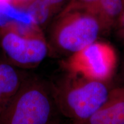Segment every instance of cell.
Masks as SVG:
<instances>
[{
	"label": "cell",
	"instance_id": "6da1fadb",
	"mask_svg": "<svg viewBox=\"0 0 124 124\" xmlns=\"http://www.w3.org/2000/svg\"><path fill=\"white\" fill-rule=\"evenodd\" d=\"M49 86L56 110L71 124L79 123L90 117L105 101L111 90L108 83L70 72Z\"/></svg>",
	"mask_w": 124,
	"mask_h": 124
},
{
	"label": "cell",
	"instance_id": "7a4b0ae2",
	"mask_svg": "<svg viewBox=\"0 0 124 124\" xmlns=\"http://www.w3.org/2000/svg\"><path fill=\"white\" fill-rule=\"evenodd\" d=\"M49 55H69L98 40L105 33L98 16L82 8L64 9L48 25Z\"/></svg>",
	"mask_w": 124,
	"mask_h": 124
},
{
	"label": "cell",
	"instance_id": "3957f363",
	"mask_svg": "<svg viewBox=\"0 0 124 124\" xmlns=\"http://www.w3.org/2000/svg\"><path fill=\"white\" fill-rule=\"evenodd\" d=\"M49 83L28 74L0 115V124H56Z\"/></svg>",
	"mask_w": 124,
	"mask_h": 124
},
{
	"label": "cell",
	"instance_id": "277c9868",
	"mask_svg": "<svg viewBox=\"0 0 124 124\" xmlns=\"http://www.w3.org/2000/svg\"><path fill=\"white\" fill-rule=\"evenodd\" d=\"M2 58L18 69L37 67L49 55L43 30L32 23L13 21L0 27Z\"/></svg>",
	"mask_w": 124,
	"mask_h": 124
},
{
	"label": "cell",
	"instance_id": "5b68a950",
	"mask_svg": "<svg viewBox=\"0 0 124 124\" xmlns=\"http://www.w3.org/2000/svg\"><path fill=\"white\" fill-rule=\"evenodd\" d=\"M117 64V55L114 47L98 40L63 62V67L68 72L105 83L112 79Z\"/></svg>",
	"mask_w": 124,
	"mask_h": 124
},
{
	"label": "cell",
	"instance_id": "8992f818",
	"mask_svg": "<svg viewBox=\"0 0 124 124\" xmlns=\"http://www.w3.org/2000/svg\"><path fill=\"white\" fill-rule=\"evenodd\" d=\"M82 8L90 10L100 20L104 33L115 28L123 12L124 0H70L64 9Z\"/></svg>",
	"mask_w": 124,
	"mask_h": 124
},
{
	"label": "cell",
	"instance_id": "52a82bcc",
	"mask_svg": "<svg viewBox=\"0 0 124 124\" xmlns=\"http://www.w3.org/2000/svg\"><path fill=\"white\" fill-rule=\"evenodd\" d=\"M71 124H124V87L111 89L105 101L90 117Z\"/></svg>",
	"mask_w": 124,
	"mask_h": 124
},
{
	"label": "cell",
	"instance_id": "ba28073f",
	"mask_svg": "<svg viewBox=\"0 0 124 124\" xmlns=\"http://www.w3.org/2000/svg\"><path fill=\"white\" fill-rule=\"evenodd\" d=\"M28 74L0 58V115Z\"/></svg>",
	"mask_w": 124,
	"mask_h": 124
},
{
	"label": "cell",
	"instance_id": "9c48e42d",
	"mask_svg": "<svg viewBox=\"0 0 124 124\" xmlns=\"http://www.w3.org/2000/svg\"><path fill=\"white\" fill-rule=\"evenodd\" d=\"M70 0H33L25 11L30 22L43 30L48 27Z\"/></svg>",
	"mask_w": 124,
	"mask_h": 124
},
{
	"label": "cell",
	"instance_id": "30bf717a",
	"mask_svg": "<svg viewBox=\"0 0 124 124\" xmlns=\"http://www.w3.org/2000/svg\"><path fill=\"white\" fill-rule=\"evenodd\" d=\"M115 28L118 38L124 43V9L121 15L118 20Z\"/></svg>",
	"mask_w": 124,
	"mask_h": 124
},
{
	"label": "cell",
	"instance_id": "8fae6325",
	"mask_svg": "<svg viewBox=\"0 0 124 124\" xmlns=\"http://www.w3.org/2000/svg\"><path fill=\"white\" fill-rule=\"evenodd\" d=\"M9 4L13 8L26 9L33 0H8Z\"/></svg>",
	"mask_w": 124,
	"mask_h": 124
},
{
	"label": "cell",
	"instance_id": "7c38bea8",
	"mask_svg": "<svg viewBox=\"0 0 124 124\" xmlns=\"http://www.w3.org/2000/svg\"><path fill=\"white\" fill-rule=\"evenodd\" d=\"M11 7L9 4L8 0H0V27L2 25L3 21V10Z\"/></svg>",
	"mask_w": 124,
	"mask_h": 124
},
{
	"label": "cell",
	"instance_id": "4fadbf2b",
	"mask_svg": "<svg viewBox=\"0 0 124 124\" xmlns=\"http://www.w3.org/2000/svg\"><path fill=\"white\" fill-rule=\"evenodd\" d=\"M123 71H124V66H123Z\"/></svg>",
	"mask_w": 124,
	"mask_h": 124
},
{
	"label": "cell",
	"instance_id": "5bb4252c",
	"mask_svg": "<svg viewBox=\"0 0 124 124\" xmlns=\"http://www.w3.org/2000/svg\"><path fill=\"white\" fill-rule=\"evenodd\" d=\"M60 124V123H59V122H58V124Z\"/></svg>",
	"mask_w": 124,
	"mask_h": 124
}]
</instances>
